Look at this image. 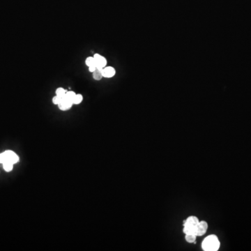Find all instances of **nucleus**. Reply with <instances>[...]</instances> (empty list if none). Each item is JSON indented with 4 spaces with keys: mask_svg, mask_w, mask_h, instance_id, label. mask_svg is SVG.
Instances as JSON below:
<instances>
[{
    "mask_svg": "<svg viewBox=\"0 0 251 251\" xmlns=\"http://www.w3.org/2000/svg\"><path fill=\"white\" fill-rule=\"evenodd\" d=\"M202 247L205 251H216L220 247L218 238L215 235L208 236L203 241Z\"/></svg>",
    "mask_w": 251,
    "mask_h": 251,
    "instance_id": "obj_1",
    "label": "nucleus"
},
{
    "mask_svg": "<svg viewBox=\"0 0 251 251\" xmlns=\"http://www.w3.org/2000/svg\"><path fill=\"white\" fill-rule=\"evenodd\" d=\"M199 219L196 216L188 217L186 221L184 222V232L186 234H195V229L199 223Z\"/></svg>",
    "mask_w": 251,
    "mask_h": 251,
    "instance_id": "obj_2",
    "label": "nucleus"
},
{
    "mask_svg": "<svg viewBox=\"0 0 251 251\" xmlns=\"http://www.w3.org/2000/svg\"><path fill=\"white\" fill-rule=\"evenodd\" d=\"M19 161V157L12 151H6L5 152L0 154V163H4L5 162L15 164Z\"/></svg>",
    "mask_w": 251,
    "mask_h": 251,
    "instance_id": "obj_3",
    "label": "nucleus"
},
{
    "mask_svg": "<svg viewBox=\"0 0 251 251\" xmlns=\"http://www.w3.org/2000/svg\"><path fill=\"white\" fill-rule=\"evenodd\" d=\"M208 229V223L206 221H199L195 229V234L197 236H202L206 233Z\"/></svg>",
    "mask_w": 251,
    "mask_h": 251,
    "instance_id": "obj_4",
    "label": "nucleus"
},
{
    "mask_svg": "<svg viewBox=\"0 0 251 251\" xmlns=\"http://www.w3.org/2000/svg\"><path fill=\"white\" fill-rule=\"evenodd\" d=\"M94 58L95 59V64H96V67L98 68H103L106 66L107 60L105 57H103L102 55L96 53L94 55Z\"/></svg>",
    "mask_w": 251,
    "mask_h": 251,
    "instance_id": "obj_5",
    "label": "nucleus"
},
{
    "mask_svg": "<svg viewBox=\"0 0 251 251\" xmlns=\"http://www.w3.org/2000/svg\"><path fill=\"white\" fill-rule=\"evenodd\" d=\"M102 73L103 78H110L115 76L116 71L115 69L113 67H111V66H105V67L103 68Z\"/></svg>",
    "mask_w": 251,
    "mask_h": 251,
    "instance_id": "obj_6",
    "label": "nucleus"
},
{
    "mask_svg": "<svg viewBox=\"0 0 251 251\" xmlns=\"http://www.w3.org/2000/svg\"><path fill=\"white\" fill-rule=\"evenodd\" d=\"M73 104V103L71 101L68 100V99H66L65 97L64 96L63 99H62V101L58 105H59V109L61 110H67L70 109V107H72Z\"/></svg>",
    "mask_w": 251,
    "mask_h": 251,
    "instance_id": "obj_7",
    "label": "nucleus"
},
{
    "mask_svg": "<svg viewBox=\"0 0 251 251\" xmlns=\"http://www.w3.org/2000/svg\"><path fill=\"white\" fill-rule=\"evenodd\" d=\"M102 70L103 68H96V69L93 72V78H94L95 80H101V79L103 78Z\"/></svg>",
    "mask_w": 251,
    "mask_h": 251,
    "instance_id": "obj_8",
    "label": "nucleus"
},
{
    "mask_svg": "<svg viewBox=\"0 0 251 251\" xmlns=\"http://www.w3.org/2000/svg\"><path fill=\"white\" fill-rule=\"evenodd\" d=\"M186 241L188 243H194L196 241L197 235L195 234H186Z\"/></svg>",
    "mask_w": 251,
    "mask_h": 251,
    "instance_id": "obj_9",
    "label": "nucleus"
},
{
    "mask_svg": "<svg viewBox=\"0 0 251 251\" xmlns=\"http://www.w3.org/2000/svg\"><path fill=\"white\" fill-rule=\"evenodd\" d=\"M83 100V96L82 94H76V96L74 97L73 100V104L78 105L82 102Z\"/></svg>",
    "mask_w": 251,
    "mask_h": 251,
    "instance_id": "obj_10",
    "label": "nucleus"
},
{
    "mask_svg": "<svg viewBox=\"0 0 251 251\" xmlns=\"http://www.w3.org/2000/svg\"><path fill=\"white\" fill-rule=\"evenodd\" d=\"M76 94L74 92L69 91V92H66V95L64 96V97H65L66 99H68V100H69V101H71L73 102V100L74 97L76 96Z\"/></svg>",
    "mask_w": 251,
    "mask_h": 251,
    "instance_id": "obj_11",
    "label": "nucleus"
},
{
    "mask_svg": "<svg viewBox=\"0 0 251 251\" xmlns=\"http://www.w3.org/2000/svg\"><path fill=\"white\" fill-rule=\"evenodd\" d=\"M13 164L10 163V162H5V163H3L4 169L7 172L11 171L12 169H13Z\"/></svg>",
    "mask_w": 251,
    "mask_h": 251,
    "instance_id": "obj_12",
    "label": "nucleus"
},
{
    "mask_svg": "<svg viewBox=\"0 0 251 251\" xmlns=\"http://www.w3.org/2000/svg\"><path fill=\"white\" fill-rule=\"evenodd\" d=\"M85 64L88 66V67H90V66H91L96 64H95V59H94V57H87V59H85Z\"/></svg>",
    "mask_w": 251,
    "mask_h": 251,
    "instance_id": "obj_13",
    "label": "nucleus"
},
{
    "mask_svg": "<svg viewBox=\"0 0 251 251\" xmlns=\"http://www.w3.org/2000/svg\"><path fill=\"white\" fill-rule=\"evenodd\" d=\"M66 90H64V89L62 87L58 88L57 89V90H56V95L60 97H64L66 95Z\"/></svg>",
    "mask_w": 251,
    "mask_h": 251,
    "instance_id": "obj_14",
    "label": "nucleus"
},
{
    "mask_svg": "<svg viewBox=\"0 0 251 251\" xmlns=\"http://www.w3.org/2000/svg\"><path fill=\"white\" fill-rule=\"evenodd\" d=\"M62 99H63V97H60V96H57V95H56V96H55L53 98V102L54 104L59 105V103L62 101Z\"/></svg>",
    "mask_w": 251,
    "mask_h": 251,
    "instance_id": "obj_15",
    "label": "nucleus"
},
{
    "mask_svg": "<svg viewBox=\"0 0 251 251\" xmlns=\"http://www.w3.org/2000/svg\"><path fill=\"white\" fill-rule=\"evenodd\" d=\"M96 68L97 67H96V64H94V65H92V66H90V67H89V70H90L91 73H93L95 70L96 69Z\"/></svg>",
    "mask_w": 251,
    "mask_h": 251,
    "instance_id": "obj_16",
    "label": "nucleus"
}]
</instances>
